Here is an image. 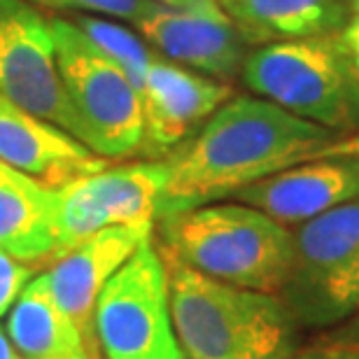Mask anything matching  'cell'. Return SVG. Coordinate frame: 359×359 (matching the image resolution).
Masks as SVG:
<instances>
[{
	"label": "cell",
	"instance_id": "20",
	"mask_svg": "<svg viewBox=\"0 0 359 359\" xmlns=\"http://www.w3.org/2000/svg\"><path fill=\"white\" fill-rule=\"evenodd\" d=\"M35 7H47L56 12L73 14H96V17H117L133 21L145 12L149 0H28Z\"/></svg>",
	"mask_w": 359,
	"mask_h": 359
},
{
	"label": "cell",
	"instance_id": "12",
	"mask_svg": "<svg viewBox=\"0 0 359 359\" xmlns=\"http://www.w3.org/2000/svg\"><path fill=\"white\" fill-rule=\"evenodd\" d=\"M233 198L257 208L280 224L297 229L359 198V152L297 163L245 187Z\"/></svg>",
	"mask_w": 359,
	"mask_h": 359
},
{
	"label": "cell",
	"instance_id": "19",
	"mask_svg": "<svg viewBox=\"0 0 359 359\" xmlns=\"http://www.w3.org/2000/svg\"><path fill=\"white\" fill-rule=\"evenodd\" d=\"M292 359H359V318L297 348Z\"/></svg>",
	"mask_w": 359,
	"mask_h": 359
},
{
	"label": "cell",
	"instance_id": "23",
	"mask_svg": "<svg viewBox=\"0 0 359 359\" xmlns=\"http://www.w3.org/2000/svg\"><path fill=\"white\" fill-rule=\"evenodd\" d=\"M0 359H21L19 353L10 343V336H7L5 329H0Z\"/></svg>",
	"mask_w": 359,
	"mask_h": 359
},
{
	"label": "cell",
	"instance_id": "2",
	"mask_svg": "<svg viewBox=\"0 0 359 359\" xmlns=\"http://www.w3.org/2000/svg\"><path fill=\"white\" fill-rule=\"evenodd\" d=\"M170 311L184 359H292L297 320L278 294L219 283L166 262Z\"/></svg>",
	"mask_w": 359,
	"mask_h": 359
},
{
	"label": "cell",
	"instance_id": "17",
	"mask_svg": "<svg viewBox=\"0 0 359 359\" xmlns=\"http://www.w3.org/2000/svg\"><path fill=\"white\" fill-rule=\"evenodd\" d=\"M248 47L339 33L350 0H217Z\"/></svg>",
	"mask_w": 359,
	"mask_h": 359
},
{
	"label": "cell",
	"instance_id": "21",
	"mask_svg": "<svg viewBox=\"0 0 359 359\" xmlns=\"http://www.w3.org/2000/svg\"><path fill=\"white\" fill-rule=\"evenodd\" d=\"M33 278H35L33 264L19 262L12 255L0 250V320L7 318V313L12 311V306L17 304L21 292L26 290V285Z\"/></svg>",
	"mask_w": 359,
	"mask_h": 359
},
{
	"label": "cell",
	"instance_id": "24",
	"mask_svg": "<svg viewBox=\"0 0 359 359\" xmlns=\"http://www.w3.org/2000/svg\"><path fill=\"white\" fill-rule=\"evenodd\" d=\"M154 3L166 5V7H189L194 3H198V0H154Z\"/></svg>",
	"mask_w": 359,
	"mask_h": 359
},
{
	"label": "cell",
	"instance_id": "9",
	"mask_svg": "<svg viewBox=\"0 0 359 359\" xmlns=\"http://www.w3.org/2000/svg\"><path fill=\"white\" fill-rule=\"evenodd\" d=\"M0 96L75 135L52 26L28 0H0Z\"/></svg>",
	"mask_w": 359,
	"mask_h": 359
},
{
	"label": "cell",
	"instance_id": "15",
	"mask_svg": "<svg viewBox=\"0 0 359 359\" xmlns=\"http://www.w3.org/2000/svg\"><path fill=\"white\" fill-rule=\"evenodd\" d=\"M5 332L21 359H98L96 341L59 306L42 273L7 313Z\"/></svg>",
	"mask_w": 359,
	"mask_h": 359
},
{
	"label": "cell",
	"instance_id": "1",
	"mask_svg": "<svg viewBox=\"0 0 359 359\" xmlns=\"http://www.w3.org/2000/svg\"><path fill=\"white\" fill-rule=\"evenodd\" d=\"M359 152V135L313 124L259 96H231L166 159L159 219L236 196L297 163Z\"/></svg>",
	"mask_w": 359,
	"mask_h": 359
},
{
	"label": "cell",
	"instance_id": "16",
	"mask_svg": "<svg viewBox=\"0 0 359 359\" xmlns=\"http://www.w3.org/2000/svg\"><path fill=\"white\" fill-rule=\"evenodd\" d=\"M0 250L26 264L56 252V189L0 161Z\"/></svg>",
	"mask_w": 359,
	"mask_h": 359
},
{
	"label": "cell",
	"instance_id": "3",
	"mask_svg": "<svg viewBox=\"0 0 359 359\" xmlns=\"http://www.w3.org/2000/svg\"><path fill=\"white\" fill-rule=\"evenodd\" d=\"M159 222L173 262L245 290L280 294L287 285L294 231L252 205L208 203Z\"/></svg>",
	"mask_w": 359,
	"mask_h": 359
},
{
	"label": "cell",
	"instance_id": "4",
	"mask_svg": "<svg viewBox=\"0 0 359 359\" xmlns=\"http://www.w3.org/2000/svg\"><path fill=\"white\" fill-rule=\"evenodd\" d=\"M241 80L255 96L301 119L359 135V84L336 33L250 49Z\"/></svg>",
	"mask_w": 359,
	"mask_h": 359
},
{
	"label": "cell",
	"instance_id": "18",
	"mask_svg": "<svg viewBox=\"0 0 359 359\" xmlns=\"http://www.w3.org/2000/svg\"><path fill=\"white\" fill-rule=\"evenodd\" d=\"M77 28L87 33V38L96 45L100 52L107 54L114 63L124 68V73L131 77V82L138 87L142 84V77L147 73V66L152 61V52L147 49L145 40L138 38L126 26L110 21L96 14H70L68 17Z\"/></svg>",
	"mask_w": 359,
	"mask_h": 359
},
{
	"label": "cell",
	"instance_id": "22",
	"mask_svg": "<svg viewBox=\"0 0 359 359\" xmlns=\"http://www.w3.org/2000/svg\"><path fill=\"white\" fill-rule=\"evenodd\" d=\"M336 35H339L343 54H346V59L350 63V70H353L355 80L359 84V0H350L348 19Z\"/></svg>",
	"mask_w": 359,
	"mask_h": 359
},
{
	"label": "cell",
	"instance_id": "8",
	"mask_svg": "<svg viewBox=\"0 0 359 359\" xmlns=\"http://www.w3.org/2000/svg\"><path fill=\"white\" fill-rule=\"evenodd\" d=\"M166 182V161L145 159L119 166L107 163L96 173L63 184L56 189L54 259L103 229L154 224Z\"/></svg>",
	"mask_w": 359,
	"mask_h": 359
},
{
	"label": "cell",
	"instance_id": "6",
	"mask_svg": "<svg viewBox=\"0 0 359 359\" xmlns=\"http://www.w3.org/2000/svg\"><path fill=\"white\" fill-rule=\"evenodd\" d=\"M294 264L278 294L297 325L334 327L359 311V198L299 224Z\"/></svg>",
	"mask_w": 359,
	"mask_h": 359
},
{
	"label": "cell",
	"instance_id": "13",
	"mask_svg": "<svg viewBox=\"0 0 359 359\" xmlns=\"http://www.w3.org/2000/svg\"><path fill=\"white\" fill-rule=\"evenodd\" d=\"M152 229L154 224L103 229L77 243L42 271L59 306L93 341V308L100 292L114 273L152 238Z\"/></svg>",
	"mask_w": 359,
	"mask_h": 359
},
{
	"label": "cell",
	"instance_id": "14",
	"mask_svg": "<svg viewBox=\"0 0 359 359\" xmlns=\"http://www.w3.org/2000/svg\"><path fill=\"white\" fill-rule=\"evenodd\" d=\"M0 161L52 189L107 166V159L93 154L75 135L5 96H0Z\"/></svg>",
	"mask_w": 359,
	"mask_h": 359
},
{
	"label": "cell",
	"instance_id": "11",
	"mask_svg": "<svg viewBox=\"0 0 359 359\" xmlns=\"http://www.w3.org/2000/svg\"><path fill=\"white\" fill-rule=\"evenodd\" d=\"M231 84L196 73L161 56H152L140 84L142 147L149 159L184 145L231 98Z\"/></svg>",
	"mask_w": 359,
	"mask_h": 359
},
{
	"label": "cell",
	"instance_id": "10",
	"mask_svg": "<svg viewBox=\"0 0 359 359\" xmlns=\"http://www.w3.org/2000/svg\"><path fill=\"white\" fill-rule=\"evenodd\" d=\"M133 26L168 61L222 82L241 75L248 56V45L217 0H198L189 7L149 0Z\"/></svg>",
	"mask_w": 359,
	"mask_h": 359
},
{
	"label": "cell",
	"instance_id": "5",
	"mask_svg": "<svg viewBox=\"0 0 359 359\" xmlns=\"http://www.w3.org/2000/svg\"><path fill=\"white\" fill-rule=\"evenodd\" d=\"M75 138L103 159H126L142 147V100L119 63L103 54L68 17L49 19Z\"/></svg>",
	"mask_w": 359,
	"mask_h": 359
},
{
	"label": "cell",
	"instance_id": "7",
	"mask_svg": "<svg viewBox=\"0 0 359 359\" xmlns=\"http://www.w3.org/2000/svg\"><path fill=\"white\" fill-rule=\"evenodd\" d=\"M93 336L103 359H184L170 311L168 266L152 238L100 292Z\"/></svg>",
	"mask_w": 359,
	"mask_h": 359
}]
</instances>
